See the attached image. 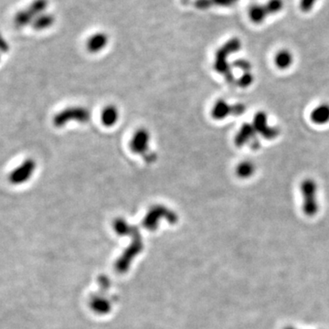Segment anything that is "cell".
<instances>
[{
  "mask_svg": "<svg viewBox=\"0 0 329 329\" xmlns=\"http://www.w3.org/2000/svg\"><path fill=\"white\" fill-rule=\"evenodd\" d=\"M268 15H274V14L280 12L284 8V2L283 0H268L267 3L264 5Z\"/></svg>",
  "mask_w": 329,
  "mask_h": 329,
  "instance_id": "ac0fdd59",
  "label": "cell"
},
{
  "mask_svg": "<svg viewBox=\"0 0 329 329\" xmlns=\"http://www.w3.org/2000/svg\"><path fill=\"white\" fill-rule=\"evenodd\" d=\"M109 38L104 32H96L86 41V48L91 53H98L108 44Z\"/></svg>",
  "mask_w": 329,
  "mask_h": 329,
  "instance_id": "9c48e42d",
  "label": "cell"
},
{
  "mask_svg": "<svg viewBox=\"0 0 329 329\" xmlns=\"http://www.w3.org/2000/svg\"><path fill=\"white\" fill-rule=\"evenodd\" d=\"M245 112V105L243 104H236L230 105L223 100L217 101L212 108V116L214 119L222 120L230 114H242Z\"/></svg>",
  "mask_w": 329,
  "mask_h": 329,
  "instance_id": "5b68a950",
  "label": "cell"
},
{
  "mask_svg": "<svg viewBox=\"0 0 329 329\" xmlns=\"http://www.w3.org/2000/svg\"><path fill=\"white\" fill-rule=\"evenodd\" d=\"M149 143H150L149 132L144 128H140L135 132L132 137L130 148L134 153L146 156L148 154Z\"/></svg>",
  "mask_w": 329,
  "mask_h": 329,
  "instance_id": "52a82bcc",
  "label": "cell"
},
{
  "mask_svg": "<svg viewBox=\"0 0 329 329\" xmlns=\"http://www.w3.org/2000/svg\"><path fill=\"white\" fill-rule=\"evenodd\" d=\"M34 19L35 18L26 8L25 9H20L16 13L14 18V23L18 27H25L28 25H32Z\"/></svg>",
  "mask_w": 329,
  "mask_h": 329,
  "instance_id": "9a60e30c",
  "label": "cell"
},
{
  "mask_svg": "<svg viewBox=\"0 0 329 329\" xmlns=\"http://www.w3.org/2000/svg\"><path fill=\"white\" fill-rule=\"evenodd\" d=\"M240 49H241V41L239 39L234 38L228 41L217 51L214 67L216 69L217 72L225 75L226 79L229 81L232 80V75L230 72V66L228 64V57L231 53L238 51Z\"/></svg>",
  "mask_w": 329,
  "mask_h": 329,
  "instance_id": "6da1fadb",
  "label": "cell"
},
{
  "mask_svg": "<svg viewBox=\"0 0 329 329\" xmlns=\"http://www.w3.org/2000/svg\"><path fill=\"white\" fill-rule=\"evenodd\" d=\"M257 133L255 131L253 124H244L243 127H241L239 132L235 136V144L239 147H242L247 143L253 142V146L254 148H257L259 146L257 139H255V135Z\"/></svg>",
  "mask_w": 329,
  "mask_h": 329,
  "instance_id": "ba28073f",
  "label": "cell"
},
{
  "mask_svg": "<svg viewBox=\"0 0 329 329\" xmlns=\"http://www.w3.org/2000/svg\"><path fill=\"white\" fill-rule=\"evenodd\" d=\"M90 112L83 107H69L57 113L53 119L56 127H64L70 121L86 123L90 119Z\"/></svg>",
  "mask_w": 329,
  "mask_h": 329,
  "instance_id": "3957f363",
  "label": "cell"
},
{
  "mask_svg": "<svg viewBox=\"0 0 329 329\" xmlns=\"http://www.w3.org/2000/svg\"><path fill=\"white\" fill-rule=\"evenodd\" d=\"M253 82V74L251 72H244L243 74V76L240 78L239 81H238V83L241 87L243 88H246L248 86L251 85Z\"/></svg>",
  "mask_w": 329,
  "mask_h": 329,
  "instance_id": "d6986e66",
  "label": "cell"
},
{
  "mask_svg": "<svg viewBox=\"0 0 329 329\" xmlns=\"http://www.w3.org/2000/svg\"><path fill=\"white\" fill-rule=\"evenodd\" d=\"M212 0H196L195 1V7L198 9H207L212 7Z\"/></svg>",
  "mask_w": 329,
  "mask_h": 329,
  "instance_id": "7402d4cb",
  "label": "cell"
},
{
  "mask_svg": "<svg viewBox=\"0 0 329 329\" xmlns=\"http://www.w3.org/2000/svg\"><path fill=\"white\" fill-rule=\"evenodd\" d=\"M212 2L213 6H219V7H224V8H228V7L233 5L230 0H212Z\"/></svg>",
  "mask_w": 329,
  "mask_h": 329,
  "instance_id": "cb8c5ba5",
  "label": "cell"
},
{
  "mask_svg": "<svg viewBox=\"0 0 329 329\" xmlns=\"http://www.w3.org/2000/svg\"><path fill=\"white\" fill-rule=\"evenodd\" d=\"M301 193L304 201V211L307 215H314L317 211V185L316 181L312 178H306L302 181L301 186Z\"/></svg>",
  "mask_w": 329,
  "mask_h": 329,
  "instance_id": "7a4b0ae2",
  "label": "cell"
},
{
  "mask_svg": "<svg viewBox=\"0 0 329 329\" xmlns=\"http://www.w3.org/2000/svg\"><path fill=\"white\" fill-rule=\"evenodd\" d=\"M234 67L239 68L244 72H249L251 70V64L245 59H238L234 63Z\"/></svg>",
  "mask_w": 329,
  "mask_h": 329,
  "instance_id": "44dd1931",
  "label": "cell"
},
{
  "mask_svg": "<svg viewBox=\"0 0 329 329\" xmlns=\"http://www.w3.org/2000/svg\"><path fill=\"white\" fill-rule=\"evenodd\" d=\"M37 164L34 159L27 158L10 172L9 181L13 185H21L32 178L36 170Z\"/></svg>",
  "mask_w": 329,
  "mask_h": 329,
  "instance_id": "277c9868",
  "label": "cell"
},
{
  "mask_svg": "<svg viewBox=\"0 0 329 329\" xmlns=\"http://www.w3.org/2000/svg\"><path fill=\"white\" fill-rule=\"evenodd\" d=\"M55 22V17L53 16V14L48 13V12H45V13L41 14L40 16H38L34 21L32 23V27L35 29V31H44V29H47L49 27H51Z\"/></svg>",
  "mask_w": 329,
  "mask_h": 329,
  "instance_id": "7c38bea8",
  "label": "cell"
},
{
  "mask_svg": "<svg viewBox=\"0 0 329 329\" xmlns=\"http://www.w3.org/2000/svg\"><path fill=\"white\" fill-rule=\"evenodd\" d=\"M255 172V166L253 162L244 160L240 163L239 165L236 167V174L239 176L240 178H249L253 176Z\"/></svg>",
  "mask_w": 329,
  "mask_h": 329,
  "instance_id": "2e32d148",
  "label": "cell"
},
{
  "mask_svg": "<svg viewBox=\"0 0 329 329\" xmlns=\"http://www.w3.org/2000/svg\"><path fill=\"white\" fill-rule=\"evenodd\" d=\"M230 1L232 3V4H235V3H236V2H238L239 0H230Z\"/></svg>",
  "mask_w": 329,
  "mask_h": 329,
  "instance_id": "d4e9b609",
  "label": "cell"
},
{
  "mask_svg": "<svg viewBox=\"0 0 329 329\" xmlns=\"http://www.w3.org/2000/svg\"><path fill=\"white\" fill-rule=\"evenodd\" d=\"M268 12L264 5H253L249 9V18L255 24H261L264 21Z\"/></svg>",
  "mask_w": 329,
  "mask_h": 329,
  "instance_id": "5bb4252c",
  "label": "cell"
},
{
  "mask_svg": "<svg viewBox=\"0 0 329 329\" xmlns=\"http://www.w3.org/2000/svg\"><path fill=\"white\" fill-rule=\"evenodd\" d=\"M253 126L256 133L262 135L265 139H275L279 135L277 128L268 126V119L264 112H258L254 115Z\"/></svg>",
  "mask_w": 329,
  "mask_h": 329,
  "instance_id": "8992f818",
  "label": "cell"
},
{
  "mask_svg": "<svg viewBox=\"0 0 329 329\" xmlns=\"http://www.w3.org/2000/svg\"><path fill=\"white\" fill-rule=\"evenodd\" d=\"M316 2V0H301L300 1V9L304 12H308L313 9Z\"/></svg>",
  "mask_w": 329,
  "mask_h": 329,
  "instance_id": "ffe728a7",
  "label": "cell"
},
{
  "mask_svg": "<svg viewBox=\"0 0 329 329\" xmlns=\"http://www.w3.org/2000/svg\"><path fill=\"white\" fill-rule=\"evenodd\" d=\"M312 122L318 126L329 123V104H321L313 109L310 114Z\"/></svg>",
  "mask_w": 329,
  "mask_h": 329,
  "instance_id": "30bf717a",
  "label": "cell"
},
{
  "mask_svg": "<svg viewBox=\"0 0 329 329\" xmlns=\"http://www.w3.org/2000/svg\"><path fill=\"white\" fill-rule=\"evenodd\" d=\"M119 112L114 105L104 107L101 113V120L105 127H113L118 121Z\"/></svg>",
  "mask_w": 329,
  "mask_h": 329,
  "instance_id": "8fae6325",
  "label": "cell"
},
{
  "mask_svg": "<svg viewBox=\"0 0 329 329\" xmlns=\"http://www.w3.org/2000/svg\"><path fill=\"white\" fill-rule=\"evenodd\" d=\"M9 42L5 39L3 34L0 32V53H8L9 51Z\"/></svg>",
  "mask_w": 329,
  "mask_h": 329,
  "instance_id": "603a6c76",
  "label": "cell"
},
{
  "mask_svg": "<svg viewBox=\"0 0 329 329\" xmlns=\"http://www.w3.org/2000/svg\"><path fill=\"white\" fill-rule=\"evenodd\" d=\"M293 55L288 50H281L275 54V66L280 70H286L293 64Z\"/></svg>",
  "mask_w": 329,
  "mask_h": 329,
  "instance_id": "4fadbf2b",
  "label": "cell"
},
{
  "mask_svg": "<svg viewBox=\"0 0 329 329\" xmlns=\"http://www.w3.org/2000/svg\"><path fill=\"white\" fill-rule=\"evenodd\" d=\"M0 61H1V53H0Z\"/></svg>",
  "mask_w": 329,
  "mask_h": 329,
  "instance_id": "484cf974",
  "label": "cell"
},
{
  "mask_svg": "<svg viewBox=\"0 0 329 329\" xmlns=\"http://www.w3.org/2000/svg\"><path fill=\"white\" fill-rule=\"evenodd\" d=\"M48 7H49L48 0H33L32 3L28 5L27 9L32 16L36 18L38 16L47 12Z\"/></svg>",
  "mask_w": 329,
  "mask_h": 329,
  "instance_id": "e0dca14e",
  "label": "cell"
}]
</instances>
